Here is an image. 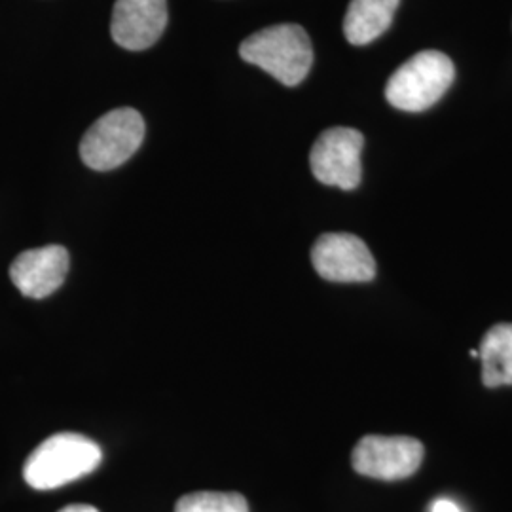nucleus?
<instances>
[{
  "label": "nucleus",
  "mask_w": 512,
  "mask_h": 512,
  "mask_svg": "<svg viewBox=\"0 0 512 512\" xmlns=\"http://www.w3.org/2000/svg\"><path fill=\"white\" fill-rule=\"evenodd\" d=\"M478 359L486 387L512 385V323H499L486 332Z\"/></svg>",
  "instance_id": "11"
},
{
  "label": "nucleus",
  "mask_w": 512,
  "mask_h": 512,
  "mask_svg": "<svg viewBox=\"0 0 512 512\" xmlns=\"http://www.w3.org/2000/svg\"><path fill=\"white\" fill-rule=\"evenodd\" d=\"M456 69L452 59L437 50H425L403 63L385 86V97L395 109L421 112L433 107L452 86Z\"/></svg>",
  "instance_id": "3"
},
{
  "label": "nucleus",
  "mask_w": 512,
  "mask_h": 512,
  "mask_svg": "<svg viewBox=\"0 0 512 512\" xmlns=\"http://www.w3.org/2000/svg\"><path fill=\"white\" fill-rule=\"evenodd\" d=\"M59 512H99L93 505H86V503H74V505H67Z\"/></svg>",
  "instance_id": "14"
},
{
  "label": "nucleus",
  "mask_w": 512,
  "mask_h": 512,
  "mask_svg": "<svg viewBox=\"0 0 512 512\" xmlns=\"http://www.w3.org/2000/svg\"><path fill=\"white\" fill-rule=\"evenodd\" d=\"M431 512H461V509H459L454 501H450V499H437V501L433 503Z\"/></svg>",
  "instance_id": "13"
},
{
  "label": "nucleus",
  "mask_w": 512,
  "mask_h": 512,
  "mask_svg": "<svg viewBox=\"0 0 512 512\" xmlns=\"http://www.w3.org/2000/svg\"><path fill=\"white\" fill-rule=\"evenodd\" d=\"M423 461V444L412 437L368 435L359 440L351 463L359 475L376 480H403L414 475Z\"/></svg>",
  "instance_id": "6"
},
{
  "label": "nucleus",
  "mask_w": 512,
  "mask_h": 512,
  "mask_svg": "<svg viewBox=\"0 0 512 512\" xmlns=\"http://www.w3.org/2000/svg\"><path fill=\"white\" fill-rule=\"evenodd\" d=\"M69 264V251L65 247L46 245L21 253L10 268V277L19 293L40 300L63 285Z\"/></svg>",
  "instance_id": "9"
},
{
  "label": "nucleus",
  "mask_w": 512,
  "mask_h": 512,
  "mask_svg": "<svg viewBox=\"0 0 512 512\" xmlns=\"http://www.w3.org/2000/svg\"><path fill=\"white\" fill-rule=\"evenodd\" d=\"M365 137L351 128H332L321 133L311 147V173L319 183L342 190H355L361 184V152Z\"/></svg>",
  "instance_id": "5"
},
{
  "label": "nucleus",
  "mask_w": 512,
  "mask_h": 512,
  "mask_svg": "<svg viewBox=\"0 0 512 512\" xmlns=\"http://www.w3.org/2000/svg\"><path fill=\"white\" fill-rule=\"evenodd\" d=\"M401 0H351L344 18L349 44L365 46L389 29Z\"/></svg>",
  "instance_id": "10"
},
{
  "label": "nucleus",
  "mask_w": 512,
  "mask_h": 512,
  "mask_svg": "<svg viewBox=\"0 0 512 512\" xmlns=\"http://www.w3.org/2000/svg\"><path fill=\"white\" fill-rule=\"evenodd\" d=\"M101 459L103 452L95 440L78 433H59L29 456L23 476L35 490H55L93 473Z\"/></svg>",
  "instance_id": "1"
},
{
  "label": "nucleus",
  "mask_w": 512,
  "mask_h": 512,
  "mask_svg": "<svg viewBox=\"0 0 512 512\" xmlns=\"http://www.w3.org/2000/svg\"><path fill=\"white\" fill-rule=\"evenodd\" d=\"M145 139V120L135 109L122 107L101 116L80 141L82 162L95 171H110L139 150Z\"/></svg>",
  "instance_id": "4"
},
{
  "label": "nucleus",
  "mask_w": 512,
  "mask_h": 512,
  "mask_svg": "<svg viewBox=\"0 0 512 512\" xmlns=\"http://www.w3.org/2000/svg\"><path fill=\"white\" fill-rule=\"evenodd\" d=\"M167 0H116L112 8V40L131 52L147 50L164 35Z\"/></svg>",
  "instance_id": "8"
},
{
  "label": "nucleus",
  "mask_w": 512,
  "mask_h": 512,
  "mask_svg": "<svg viewBox=\"0 0 512 512\" xmlns=\"http://www.w3.org/2000/svg\"><path fill=\"white\" fill-rule=\"evenodd\" d=\"M315 272L334 283H365L376 275V260L365 241L353 234H323L311 249Z\"/></svg>",
  "instance_id": "7"
},
{
  "label": "nucleus",
  "mask_w": 512,
  "mask_h": 512,
  "mask_svg": "<svg viewBox=\"0 0 512 512\" xmlns=\"http://www.w3.org/2000/svg\"><path fill=\"white\" fill-rule=\"evenodd\" d=\"M175 512H249V505L236 492H194L177 501Z\"/></svg>",
  "instance_id": "12"
},
{
  "label": "nucleus",
  "mask_w": 512,
  "mask_h": 512,
  "mask_svg": "<svg viewBox=\"0 0 512 512\" xmlns=\"http://www.w3.org/2000/svg\"><path fill=\"white\" fill-rule=\"evenodd\" d=\"M243 61L272 74L283 86H298L313 63L308 33L293 23L274 25L245 38L239 46Z\"/></svg>",
  "instance_id": "2"
}]
</instances>
